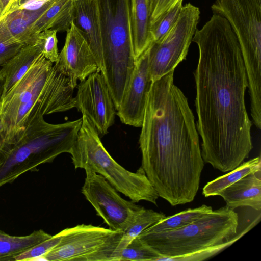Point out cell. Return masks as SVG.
<instances>
[{
	"label": "cell",
	"mask_w": 261,
	"mask_h": 261,
	"mask_svg": "<svg viewBox=\"0 0 261 261\" xmlns=\"http://www.w3.org/2000/svg\"><path fill=\"white\" fill-rule=\"evenodd\" d=\"M192 41L199 49L194 75L201 155L215 169L229 172L248 158L253 148L241 49L228 22L215 14L197 29Z\"/></svg>",
	"instance_id": "cell-1"
},
{
	"label": "cell",
	"mask_w": 261,
	"mask_h": 261,
	"mask_svg": "<svg viewBox=\"0 0 261 261\" xmlns=\"http://www.w3.org/2000/svg\"><path fill=\"white\" fill-rule=\"evenodd\" d=\"M174 71L152 83L139 145L146 175L159 197L176 206L194 199L204 162L194 116L174 84Z\"/></svg>",
	"instance_id": "cell-2"
},
{
	"label": "cell",
	"mask_w": 261,
	"mask_h": 261,
	"mask_svg": "<svg viewBox=\"0 0 261 261\" xmlns=\"http://www.w3.org/2000/svg\"><path fill=\"white\" fill-rule=\"evenodd\" d=\"M41 53L0 102V151L16 144L43 116L75 107L68 77Z\"/></svg>",
	"instance_id": "cell-3"
},
{
	"label": "cell",
	"mask_w": 261,
	"mask_h": 261,
	"mask_svg": "<svg viewBox=\"0 0 261 261\" xmlns=\"http://www.w3.org/2000/svg\"><path fill=\"white\" fill-rule=\"evenodd\" d=\"M100 29L103 75L116 110L135 68L130 0H95Z\"/></svg>",
	"instance_id": "cell-4"
},
{
	"label": "cell",
	"mask_w": 261,
	"mask_h": 261,
	"mask_svg": "<svg viewBox=\"0 0 261 261\" xmlns=\"http://www.w3.org/2000/svg\"><path fill=\"white\" fill-rule=\"evenodd\" d=\"M82 119L50 124L43 119L12 147L0 151V188L63 153L70 154Z\"/></svg>",
	"instance_id": "cell-5"
},
{
	"label": "cell",
	"mask_w": 261,
	"mask_h": 261,
	"mask_svg": "<svg viewBox=\"0 0 261 261\" xmlns=\"http://www.w3.org/2000/svg\"><path fill=\"white\" fill-rule=\"evenodd\" d=\"M238 213L225 205L181 228L143 231L137 238L160 256L157 260L169 261L227 242L238 234Z\"/></svg>",
	"instance_id": "cell-6"
},
{
	"label": "cell",
	"mask_w": 261,
	"mask_h": 261,
	"mask_svg": "<svg viewBox=\"0 0 261 261\" xmlns=\"http://www.w3.org/2000/svg\"><path fill=\"white\" fill-rule=\"evenodd\" d=\"M76 139L70 153L75 169L101 175L116 190L135 203L146 201L157 205L159 196L141 167L136 172L119 165L106 150L99 135L83 115Z\"/></svg>",
	"instance_id": "cell-7"
},
{
	"label": "cell",
	"mask_w": 261,
	"mask_h": 261,
	"mask_svg": "<svg viewBox=\"0 0 261 261\" xmlns=\"http://www.w3.org/2000/svg\"><path fill=\"white\" fill-rule=\"evenodd\" d=\"M213 14L229 23L241 49L250 102L261 100V0H215Z\"/></svg>",
	"instance_id": "cell-8"
},
{
	"label": "cell",
	"mask_w": 261,
	"mask_h": 261,
	"mask_svg": "<svg viewBox=\"0 0 261 261\" xmlns=\"http://www.w3.org/2000/svg\"><path fill=\"white\" fill-rule=\"evenodd\" d=\"M200 11L190 3L182 6L179 17L161 39L146 49L149 73L153 82L174 70L186 59L197 29Z\"/></svg>",
	"instance_id": "cell-9"
},
{
	"label": "cell",
	"mask_w": 261,
	"mask_h": 261,
	"mask_svg": "<svg viewBox=\"0 0 261 261\" xmlns=\"http://www.w3.org/2000/svg\"><path fill=\"white\" fill-rule=\"evenodd\" d=\"M82 193L113 231H124L142 206L122 198L101 175L86 171Z\"/></svg>",
	"instance_id": "cell-10"
},
{
	"label": "cell",
	"mask_w": 261,
	"mask_h": 261,
	"mask_svg": "<svg viewBox=\"0 0 261 261\" xmlns=\"http://www.w3.org/2000/svg\"><path fill=\"white\" fill-rule=\"evenodd\" d=\"M75 108L85 115L99 135L108 133L114 121L116 109L105 79L95 72L77 87Z\"/></svg>",
	"instance_id": "cell-11"
},
{
	"label": "cell",
	"mask_w": 261,
	"mask_h": 261,
	"mask_svg": "<svg viewBox=\"0 0 261 261\" xmlns=\"http://www.w3.org/2000/svg\"><path fill=\"white\" fill-rule=\"evenodd\" d=\"M117 231L92 225L81 224L62 230L60 242L42 259L47 261H86L103 247Z\"/></svg>",
	"instance_id": "cell-12"
},
{
	"label": "cell",
	"mask_w": 261,
	"mask_h": 261,
	"mask_svg": "<svg viewBox=\"0 0 261 261\" xmlns=\"http://www.w3.org/2000/svg\"><path fill=\"white\" fill-rule=\"evenodd\" d=\"M68 77L73 89L77 81L82 82L91 74L99 72L94 56L84 32L74 21L66 31L64 45L55 64Z\"/></svg>",
	"instance_id": "cell-13"
},
{
	"label": "cell",
	"mask_w": 261,
	"mask_h": 261,
	"mask_svg": "<svg viewBox=\"0 0 261 261\" xmlns=\"http://www.w3.org/2000/svg\"><path fill=\"white\" fill-rule=\"evenodd\" d=\"M152 83L146 49L137 59L128 86L117 110L116 114L123 123L141 127Z\"/></svg>",
	"instance_id": "cell-14"
},
{
	"label": "cell",
	"mask_w": 261,
	"mask_h": 261,
	"mask_svg": "<svg viewBox=\"0 0 261 261\" xmlns=\"http://www.w3.org/2000/svg\"><path fill=\"white\" fill-rule=\"evenodd\" d=\"M55 1H49L36 10L17 9L8 12L0 18V43L35 44L37 35L33 33L32 25Z\"/></svg>",
	"instance_id": "cell-15"
},
{
	"label": "cell",
	"mask_w": 261,
	"mask_h": 261,
	"mask_svg": "<svg viewBox=\"0 0 261 261\" xmlns=\"http://www.w3.org/2000/svg\"><path fill=\"white\" fill-rule=\"evenodd\" d=\"M260 172L247 175L224 189L218 196L222 197L226 205L232 210L247 206L260 211L261 179L257 175Z\"/></svg>",
	"instance_id": "cell-16"
},
{
	"label": "cell",
	"mask_w": 261,
	"mask_h": 261,
	"mask_svg": "<svg viewBox=\"0 0 261 261\" xmlns=\"http://www.w3.org/2000/svg\"><path fill=\"white\" fill-rule=\"evenodd\" d=\"M73 3L74 22L85 34L100 72L102 43L95 0H73Z\"/></svg>",
	"instance_id": "cell-17"
},
{
	"label": "cell",
	"mask_w": 261,
	"mask_h": 261,
	"mask_svg": "<svg viewBox=\"0 0 261 261\" xmlns=\"http://www.w3.org/2000/svg\"><path fill=\"white\" fill-rule=\"evenodd\" d=\"M74 21L73 0H55L32 25L33 33L37 35L51 29L58 32L67 31Z\"/></svg>",
	"instance_id": "cell-18"
},
{
	"label": "cell",
	"mask_w": 261,
	"mask_h": 261,
	"mask_svg": "<svg viewBox=\"0 0 261 261\" xmlns=\"http://www.w3.org/2000/svg\"><path fill=\"white\" fill-rule=\"evenodd\" d=\"M134 53L137 59L151 43L148 0H130Z\"/></svg>",
	"instance_id": "cell-19"
},
{
	"label": "cell",
	"mask_w": 261,
	"mask_h": 261,
	"mask_svg": "<svg viewBox=\"0 0 261 261\" xmlns=\"http://www.w3.org/2000/svg\"><path fill=\"white\" fill-rule=\"evenodd\" d=\"M41 53L36 44L27 45L1 66L5 78L3 96L25 74Z\"/></svg>",
	"instance_id": "cell-20"
},
{
	"label": "cell",
	"mask_w": 261,
	"mask_h": 261,
	"mask_svg": "<svg viewBox=\"0 0 261 261\" xmlns=\"http://www.w3.org/2000/svg\"><path fill=\"white\" fill-rule=\"evenodd\" d=\"M51 237L41 229L23 236H11L0 230V260H14L16 256Z\"/></svg>",
	"instance_id": "cell-21"
},
{
	"label": "cell",
	"mask_w": 261,
	"mask_h": 261,
	"mask_svg": "<svg viewBox=\"0 0 261 261\" xmlns=\"http://www.w3.org/2000/svg\"><path fill=\"white\" fill-rule=\"evenodd\" d=\"M260 156L252 159L241 164L228 173L207 182L202 189V194L205 197L218 196L227 187L248 174L260 172Z\"/></svg>",
	"instance_id": "cell-22"
},
{
	"label": "cell",
	"mask_w": 261,
	"mask_h": 261,
	"mask_svg": "<svg viewBox=\"0 0 261 261\" xmlns=\"http://www.w3.org/2000/svg\"><path fill=\"white\" fill-rule=\"evenodd\" d=\"M163 213L143 208L136 214L132 222L123 231L117 248V260L120 252L144 230L165 218Z\"/></svg>",
	"instance_id": "cell-23"
},
{
	"label": "cell",
	"mask_w": 261,
	"mask_h": 261,
	"mask_svg": "<svg viewBox=\"0 0 261 261\" xmlns=\"http://www.w3.org/2000/svg\"><path fill=\"white\" fill-rule=\"evenodd\" d=\"M211 206L203 204L194 208H188L170 216H166L144 231L160 232L178 229L195 221L213 211Z\"/></svg>",
	"instance_id": "cell-24"
},
{
	"label": "cell",
	"mask_w": 261,
	"mask_h": 261,
	"mask_svg": "<svg viewBox=\"0 0 261 261\" xmlns=\"http://www.w3.org/2000/svg\"><path fill=\"white\" fill-rule=\"evenodd\" d=\"M160 256L137 237L120 253L118 260L157 261Z\"/></svg>",
	"instance_id": "cell-25"
},
{
	"label": "cell",
	"mask_w": 261,
	"mask_h": 261,
	"mask_svg": "<svg viewBox=\"0 0 261 261\" xmlns=\"http://www.w3.org/2000/svg\"><path fill=\"white\" fill-rule=\"evenodd\" d=\"M182 2H178L156 21L150 25V34L152 42H156L164 37L173 26L180 15Z\"/></svg>",
	"instance_id": "cell-26"
},
{
	"label": "cell",
	"mask_w": 261,
	"mask_h": 261,
	"mask_svg": "<svg viewBox=\"0 0 261 261\" xmlns=\"http://www.w3.org/2000/svg\"><path fill=\"white\" fill-rule=\"evenodd\" d=\"M62 236V231L30 248L16 256L14 261L42 259V257L55 247Z\"/></svg>",
	"instance_id": "cell-27"
},
{
	"label": "cell",
	"mask_w": 261,
	"mask_h": 261,
	"mask_svg": "<svg viewBox=\"0 0 261 261\" xmlns=\"http://www.w3.org/2000/svg\"><path fill=\"white\" fill-rule=\"evenodd\" d=\"M254 225L255 223H251V225L247 227L241 232L239 234L238 233L233 238L224 244L211 247L188 255L172 258L170 259L169 261H198L208 259L232 245L234 242L248 232Z\"/></svg>",
	"instance_id": "cell-28"
},
{
	"label": "cell",
	"mask_w": 261,
	"mask_h": 261,
	"mask_svg": "<svg viewBox=\"0 0 261 261\" xmlns=\"http://www.w3.org/2000/svg\"><path fill=\"white\" fill-rule=\"evenodd\" d=\"M57 32L48 29L37 34L36 44L40 48L44 57L52 63L58 61L59 53L58 49Z\"/></svg>",
	"instance_id": "cell-29"
},
{
	"label": "cell",
	"mask_w": 261,
	"mask_h": 261,
	"mask_svg": "<svg viewBox=\"0 0 261 261\" xmlns=\"http://www.w3.org/2000/svg\"><path fill=\"white\" fill-rule=\"evenodd\" d=\"M183 0H148L150 14V25L179 2Z\"/></svg>",
	"instance_id": "cell-30"
},
{
	"label": "cell",
	"mask_w": 261,
	"mask_h": 261,
	"mask_svg": "<svg viewBox=\"0 0 261 261\" xmlns=\"http://www.w3.org/2000/svg\"><path fill=\"white\" fill-rule=\"evenodd\" d=\"M51 0H14L9 11L17 9L36 10Z\"/></svg>",
	"instance_id": "cell-31"
},
{
	"label": "cell",
	"mask_w": 261,
	"mask_h": 261,
	"mask_svg": "<svg viewBox=\"0 0 261 261\" xmlns=\"http://www.w3.org/2000/svg\"><path fill=\"white\" fill-rule=\"evenodd\" d=\"M13 2L14 0H0V18L7 13Z\"/></svg>",
	"instance_id": "cell-32"
},
{
	"label": "cell",
	"mask_w": 261,
	"mask_h": 261,
	"mask_svg": "<svg viewBox=\"0 0 261 261\" xmlns=\"http://www.w3.org/2000/svg\"><path fill=\"white\" fill-rule=\"evenodd\" d=\"M5 78L3 71L2 69L0 70V102L4 94Z\"/></svg>",
	"instance_id": "cell-33"
}]
</instances>
